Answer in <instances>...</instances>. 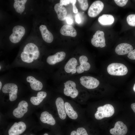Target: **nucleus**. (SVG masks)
I'll use <instances>...</instances> for the list:
<instances>
[{"mask_svg": "<svg viewBox=\"0 0 135 135\" xmlns=\"http://www.w3.org/2000/svg\"><path fill=\"white\" fill-rule=\"evenodd\" d=\"M98 20L102 25H110L114 22V16L111 15L104 14L98 18Z\"/></svg>", "mask_w": 135, "mask_h": 135, "instance_id": "412c9836", "label": "nucleus"}, {"mask_svg": "<svg viewBox=\"0 0 135 135\" xmlns=\"http://www.w3.org/2000/svg\"><path fill=\"white\" fill-rule=\"evenodd\" d=\"M104 6L103 3L100 0L94 2L90 5L88 10V15L91 17L96 16L102 11Z\"/></svg>", "mask_w": 135, "mask_h": 135, "instance_id": "1a4fd4ad", "label": "nucleus"}, {"mask_svg": "<svg viewBox=\"0 0 135 135\" xmlns=\"http://www.w3.org/2000/svg\"><path fill=\"white\" fill-rule=\"evenodd\" d=\"M66 19L67 23L68 24H71L73 23V20L70 17L67 16H66Z\"/></svg>", "mask_w": 135, "mask_h": 135, "instance_id": "c9c22d12", "label": "nucleus"}, {"mask_svg": "<svg viewBox=\"0 0 135 135\" xmlns=\"http://www.w3.org/2000/svg\"><path fill=\"white\" fill-rule=\"evenodd\" d=\"M55 103L60 118L62 120L65 119L66 114L63 100L62 98L58 97L56 98Z\"/></svg>", "mask_w": 135, "mask_h": 135, "instance_id": "2eb2a0df", "label": "nucleus"}, {"mask_svg": "<svg viewBox=\"0 0 135 135\" xmlns=\"http://www.w3.org/2000/svg\"><path fill=\"white\" fill-rule=\"evenodd\" d=\"M133 49V47L130 44L127 43H122L116 46L115 52L119 55H123L128 54Z\"/></svg>", "mask_w": 135, "mask_h": 135, "instance_id": "4468645a", "label": "nucleus"}, {"mask_svg": "<svg viewBox=\"0 0 135 135\" xmlns=\"http://www.w3.org/2000/svg\"><path fill=\"white\" fill-rule=\"evenodd\" d=\"M70 0H60V3L62 5L66 6L70 4Z\"/></svg>", "mask_w": 135, "mask_h": 135, "instance_id": "72a5a7b5", "label": "nucleus"}, {"mask_svg": "<svg viewBox=\"0 0 135 135\" xmlns=\"http://www.w3.org/2000/svg\"><path fill=\"white\" fill-rule=\"evenodd\" d=\"M114 1L118 6L123 7L125 6L128 2V0H114Z\"/></svg>", "mask_w": 135, "mask_h": 135, "instance_id": "cd10ccee", "label": "nucleus"}, {"mask_svg": "<svg viewBox=\"0 0 135 135\" xmlns=\"http://www.w3.org/2000/svg\"><path fill=\"white\" fill-rule=\"evenodd\" d=\"M2 90L4 93H9V100L10 101H14L17 98L18 87L16 84L13 83L6 84L4 86Z\"/></svg>", "mask_w": 135, "mask_h": 135, "instance_id": "39448f33", "label": "nucleus"}, {"mask_svg": "<svg viewBox=\"0 0 135 135\" xmlns=\"http://www.w3.org/2000/svg\"><path fill=\"white\" fill-rule=\"evenodd\" d=\"M110 133L112 135H125L128 132L126 126L122 122L118 121L115 123L114 127L111 129Z\"/></svg>", "mask_w": 135, "mask_h": 135, "instance_id": "9d476101", "label": "nucleus"}, {"mask_svg": "<svg viewBox=\"0 0 135 135\" xmlns=\"http://www.w3.org/2000/svg\"><path fill=\"white\" fill-rule=\"evenodd\" d=\"M54 9L59 20L63 21L66 19L67 11L63 5L60 3H57L54 6Z\"/></svg>", "mask_w": 135, "mask_h": 135, "instance_id": "f3484780", "label": "nucleus"}, {"mask_svg": "<svg viewBox=\"0 0 135 135\" xmlns=\"http://www.w3.org/2000/svg\"><path fill=\"white\" fill-rule=\"evenodd\" d=\"M40 119L43 123L54 125L56 123V121L52 115L47 111L42 112L41 114Z\"/></svg>", "mask_w": 135, "mask_h": 135, "instance_id": "aec40b11", "label": "nucleus"}, {"mask_svg": "<svg viewBox=\"0 0 135 135\" xmlns=\"http://www.w3.org/2000/svg\"><path fill=\"white\" fill-rule=\"evenodd\" d=\"M64 84V93L65 95L70 96L72 98L77 96L78 92L76 88V84L74 82L69 80L66 81Z\"/></svg>", "mask_w": 135, "mask_h": 135, "instance_id": "0eeeda50", "label": "nucleus"}, {"mask_svg": "<svg viewBox=\"0 0 135 135\" xmlns=\"http://www.w3.org/2000/svg\"><path fill=\"white\" fill-rule=\"evenodd\" d=\"M78 65L77 60L75 58H72L70 59L65 64L64 70L68 73H70Z\"/></svg>", "mask_w": 135, "mask_h": 135, "instance_id": "b1692460", "label": "nucleus"}, {"mask_svg": "<svg viewBox=\"0 0 135 135\" xmlns=\"http://www.w3.org/2000/svg\"><path fill=\"white\" fill-rule=\"evenodd\" d=\"M27 82L30 83L32 89L34 90L38 91L41 90L43 86L42 82L32 76H28L26 78Z\"/></svg>", "mask_w": 135, "mask_h": 135, "instance_id": "a211bd4d", "label": "nucleus"}, {"mask_svg": "<svg viewBox=\"0 0 135 135\" xmlns=\"http://www.w3.org/2000/svg\"><path fill=\"white\" fill-rule=\"evenodd\" d=\"M32 135V134H31V135Z\"/></svg>", "mask_w": 135, "mask_h": 135, "instance_id": "c03bdc74", "label": "nucleus"}, {"mask_svg": "<svg viewBox=\"0 0 135 135\" xmlns=\"http://www.w3.org/2000/svg\"><path fill=\"white\" fill-rule=\"evenodd\" d=\"M40 55V51L37 46L33 43H30L25 46L20 57L23 62L31 64L37 60Z\"/></svg>", "mask_w": 135, "mask_h": 135, "instance_id": "f257e3e1", "label": "nucleus"}, {"mask_svg": "<svg viewBox=\"0 0 135 135\" xmlns=\"http://www.w3.org/2000/svg\"><path fill=\"white\" fill-rule=\"evenodd\" d=\"M88 60L87 57L84 55L80 56L79 58V61L80 64L87 62Z\"/></svg>", "mask_w": 135, "mask_h": 135, "instance_id": "473e14b6", "label": "nucleus"}, {"mask_svg": "<svg viewBox=\"0 0 135 135\" xmlns=\"http://www.w3.org/2000/svg\"><path fill=\"white\" fill-rule=\"evenodd\" d=\"M12 31V33L10 36L9 39L10 41L14 43H16L19 42L25 32L24 27L20 25L14 26Z\"/></svg>", "mask_w": 135, "mask_h": 135, "instance_id": "20e7f679", "label": "nucleus"}, {"mask_svg": "<svg viewBox=\"0 0 135 135\" xmlns=\"http://www.w3.org/2000/svg\"><path fill=\"white\" fill-rule=\"evenodd\" d=\"M92 44L96 47L102 48L106 46L104 33L102 31L98 30L95 33L92 39Z\"/></svg>", "mask_w": 135, "mask_h": 135, "instance_id": "6e6552de", "label": "nucleus"}, {"mask_svg": "<svg viewBox=\"0 0 135 135\" xmlns=\"http://www.w3.org/2000/svg\"><path fill=\"white\" fill-rule=\"evenodd\" d=\"M75 21L78 24L81 22V19L80 16L79 14H77L75 16Z\"/></svg>", "mask_w": 135, "mask_h": 135, "instance_id": "f704fd0d", "label": "nucleus"}, {"mask_svg": "<svg viewBox=\"0 0 135 135\" xmlns=\"http://www.w3.org/2000/svg\"><path fill=\"white\" fill-rule=\"evenodd\" d=\"M80 65L82 67L84 70L85 71L88 70L90 67V64L87 62L83 63L80 64Z\"/></svg>", "mask_w": 135, "mask_h": 135, "instance_id": "c756f323", "label": "nucleus"}, {"mask_svg": "<svg viewBox=\"0 0 135 135\" xmlns=\"http://www.w3.org/2000/svg\"><path fill=\"white\" fill-rule=\"evenodd\" d=\"M46 93L44 91L38 92L37 96H32L30 98V101L33 105H38L42 101L46 96Z\"/></svg>", "mask_w": 135, "mask_h": 135, "instance_id": "4be33fe9", "label": "nucleus"}, {"mask_svg": "<svg viewBox=\"0 0 135 135\" xmlns=\"http://www.w3.org/2000/svg\"><path fill=\"white\" fill-rule=\"evenodd\" d=\"M128 24L130 26H135V14L128 15L126 18Z\"/></svg>", "mask_w": 135, "mask_h": 135, "instance_id": "a878e982", "label": "nucleus"}, {"mask_svg": "<svg viewBox=\"0 0 135 135\" xmlns=\"http://www.w3.org/2000/svg\"><path fill=\"white\" fill-rule=\"evenodd\" d=\"M81 84L88 89H93L97 87L100 82L97 79L92 76H83L80 79Z\"/></svg>", "mask_w": 135, "mask_h": 135, "instance_id": "423d86ee", "label": "nucleus"}, {"mask_svg": "<svg viewBox=\"0 0 135 135\" xmlns=\"http://www.w3.org/2000/svg\"><path fill=\"white\" fill-rule=\"evenodd\" d=\"M84 70L82 67L80 65L78 66L77 68V72L78 74H81L84 72Z\"/></svg>", "mask_w": 135, "mask_h": 135, "instance_id": "e433bc0d", "label": "nucleus"}, {"mask_svg": "<svg viewBox=\"0 0 135 135\" xmlns=\"http://www.w3.org/2000/svg\"><path fill=\"white\" fill-rule=\"evenodd\" d=\"M26 0H14L13 6L16 12L19 13H22L25 8V5Z\"/></svg>", "mask_w": 135, "mask_h": 135, "instance_id": "393cba45", "label": "nucleus"}, {"mask_svg": "<svg viewBox=\"0 0 135 135\" xmlns=\"http://www.w3.org/2000/svg\"><path fill=\"white\" fill-rule=\"evenodd\" d=\"M76 132L78 135H88L86 129L82 127L78 128Z\"/></svg>", "mask_w": 135, "mask_h": 135, "instance_id": "c85d7f7f", "label": "nucleus"}, {"mask_svg": "<svg viewBox=\"0 0 135 135\" xmlns=\"http://www.w3.org/2000/svg\"><path fill=\"white\" fill-rule=\"evenodd\" d=\"M28 104L24 100L20 101L18 104V107L13 111L14 116L17 118L22 117L27 112Z\"/></svg>", "mask_w": 135, "mask_h": 135, "instance_id": "f8f14e48", "label": "nucleus"}, {"mask_svg": "<svg viewBox=\"0 0 135 135\" xmlns=\"http://www.w3.org/2000/svg\"><path fill=\"white\" fill-rule=\"evenodd\" d=\"M128 57L129 59L135 60V49L132 50L129 52L128 54Z\"/></svg>", "mask_w": 135, "mask_h": 135, "instance_id": "2f4dec72", "label": "nucleus"}, {"mask_svg": "<svg viewBox=\"0 0 135 135\" xmlns=\"http://www.w3.org/2000/svg\"><path fill=\"white\" fill-rule=\"evenodd\" d=\"M70 135H78L76 132L75 130L72 131L70 133Z\"/></svg>", "mask_w": 135, "mask_h": 135, "instance_id": "58836bf2", "label": "nucleus"}, {"mask_svg": "<svg viewBox=\"0 0 135 135\" xmlns=\"http://www.w3.org/2000/svg\"><path fill=\"white\" fill-rule=\"evenodd\" d=\"M60 32L61 34L65 36L74 37L77 35L75 29L70 25H64L61 28Z\"/></svg>", "mask_w": 135, "mask_h": 135, "instance_id": "6ab92c4d", "label": "nucleus"}, {"mask_svg": "<svg viewBox=\"0 0 135 135\" xmlns=\"http://www.w3.org/2000/svg\"><path fill=\"white\" fill-rule=\"evenodd\" d=\"M131 107L135 113V103H133L131 105Z\"/></svg>", "mask_w": 135, "mask_h": 135, "instance_id": "4c0bfd02", "label": "nucleus"}, {"mask_svg": "<svg viewBox=\"0 0 135 135\" xmlns=\"http://www.w3.org/2000/svg\"><path fill=\"white\" fill-rule=\"evenodd\" d=\"M64 106L66 113L69 117L72 119H76L78 117L77 113L74 110L70 104L66 102Z\"/></svg>", "mask_w": 135, "mask_h": 135, "instance_id": "5701e85b", "label": "nucleus"}, {"mask_svg": "<svg viewBox=\"0 0 135 135\" xmlns=\"http://www.w3.org/2000/svg\"><path fill=\"white\" fill-rule=\"evenodd\" d=\"M79 3L81 8L84 10H86L88 7V0H78Z\"/></svg>", "mask_w": 135, "mask_h": 135, "instance_id": "bb28decb", "label": "nucleus"}, {"mask_svg": "<svg viewBox=\"0 0 135 135\" xmlns=\"http://www.w3.org/2000/svg\"><path fill=\"white\" fill-rule=\"evenodd\" d=\"M107 71L109 74L112 75L122 76L127 73L128 69L123 64L114 63L108 66Z\"/></svg>", "mask_w": 135, "mask_h": 135, "instance_id": "7ed1b4c3", "label": "nucleus"}, {"mask_svg": "<svg viewBox=\"0 0 135 135\" xmlns=\"http://www.w3.org/2000/svg\"><path fill=\"white\" fill-rule=\"evenodd\" d=\"M133 90L135 92V83L133 87Z\"/></svg>", "mask_w": 135, "mask_h": 135, "instance_id": "79ce46f5", "label": "nucleus"}, {"mask_svg": "<svg viewBox=\"0 0 135 135\" xmlns=\"http://www.w3.org/2000/svg\"><path fill=\"white\" fill-rule=\"evenodd\" d=\"M39 29L43 40L47 43L52 42L53 40V36L48 30L46 26L45 25H42L40 26Z\"/></svg>", "mask_w": 135, "mask_h": 135, "instance_id": "dca6fc26", "label": "nucleus"}, {"mask_svg": "<svg viewBox=\"0 0 135 135\" xmlns=\"http://www.w3.org/2000/svg\"><path fill=\"white\" fill-rule=\"evenodd\" d=\"M66 56V54L64 52H58L54 55L48 56L47 58L46 61L50 65H54L64 60Z\"/></svg>", "mask_w": 135, "mask_h": 135, "instance_id": "ddd939ff", "label": "nucleus"}, {"mask_svg": "<svg viewBox=\"0 0 135 135\" xmlns=\"http://www.w3.org/2000/svg\"><path fill=\"white\" fill-rule=\"evenodd\" d=\"M26 126L22 122H15L8 131L9 135H19L25 130Z\"/></svg>", "mask_w": 135, "mask_h": 135, "instance_id": "9b49d317", "label": "nucleus"}, {"mask_svg": "<svg viewBox=\"0 0 135 135\" xmlns=\"http://www.w3.org/2000/svg\"><path fill=\"white\" fill-rule=\"evenodd\" d=\"M44 135H48L47 133H45L44 134Z\"/></svg>", "mask_w": 135, "mask_h": 135, "instance_id": "37998d69", "label": "nucleus"}, {"mask_svg": "<svg viewBox=\"0 0 135 135\" xmlns=\"http://www.w3.org/2000/svg\"><path fill=\"white\" fill-rule=\"evenodd\" d=\"M77 72V69L75 68L71 72L72 74L75 73Z\"/></svg>", "mask_w": 135, "mask_h": 135, "instance_id": "ea45409f", "label": "nucleus"}, {"mask_svg": "<svg viewBox=\"0 0 135 135\" xmlns=\"http://www.w3.org/2000/svg\"><path fill=\"white\" fill-rule=\"evenodd\" d=\"M2 86V84L1 81H0V90Z\"/></svg>", "mask_w": 135, "mask_h": 135, "instance_id": "a19ab883", "label": "nucleus"}, {"mask_svg": "<svg viewBox=\"0 0 135 135\" xmlns=\"http://www.w3.org/2000/svg\"><path fill=\"white\" fill-rule=\"evenodd\" d=\"M114 112V108L113 106L110 104H107L98 107L94 116L96 119L100 120L104 118L111 117Z\"/></svg>", "mask_w": 135, "mask_h": 135, "instance_id": "f03ea898", "label": "nucleus"}, {"mask_svg": "<svg viewBox=\"0 0 135 135\" xmlns=\"http://www.w3.org/2000/svg\"><path fill=\"white\" fill-rule=\"evenodd\" d=\"M76 0H70V2L72 4L73 6V12L74 13H77L78 12V10L75 6Z\"/></svg>", "mask_w": 135, "mask_h": 135, "instance_id": "7c9ffc66", "label": "nucleus"}]
</instances>
